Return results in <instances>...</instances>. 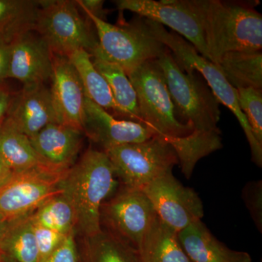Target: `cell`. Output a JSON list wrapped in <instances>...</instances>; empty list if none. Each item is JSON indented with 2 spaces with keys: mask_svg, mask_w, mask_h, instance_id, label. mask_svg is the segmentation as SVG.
Returning a JSON list of instances; mask_svg holds the SVG:
<instances>
[{
  "mask_svg": "<svg viewBox=\"0 0 262 262\" xmlns=\"http://www.w3.org/2000/svg\"><path fill=\"white\" fill-rule=\"evenodd\" d=\"M201 15L209 61L218 64L225 53L259 51L262 15L254 2L194 0Z\"/></svg>",
  "mask_w": 262,
  "mask_h": 262,
  "instance_id": "1",
  "label": "cell"
},
{
  "mask_svg": "<svg viewBox=\"0 0 262 262\" xmlns=\"http://www.w3.org/2000/svg\"><path fill=\"white\" fill-rule=\"evenodd\" d=\"M116 186L113 165L102 150L88 149L62 179V193L75 211L76 229L84 237L102 230L101 206Z\"/></svg>",
  "mask_w": 262,
  "mask_h": 262,
  "instance_id": "2",
  "label": "cell"
},
{
  "mask_svg": "<svg viewBox=\"0 0 262 262\" xmlns=\"http://www.w3.org/2000/svg\"><path fill=\"white\" fill-rule=\"evenodd\" d=\"M165 75L179 122L199 133H221L220 102L208 84L194 74L184 72L167 48L157 59Z\"/></svg>",
  "mask_w": 262,
  "mask_h": 262,
  "instance_id": "3",
  "label": "cell"
},
{
  "mask_svg": "<svg viewBox=\"0 0 262 262\" xmlns=\"http://www.w3.org/2000/svg\"><path fill=\"white\" fill-rule=\"evenodd\" d=\"M146 20L151 33L168 48L182 70L188 73L199 72L219 102L234 114L247 138L252 161L261 168L262 146L255 139L249 124L239 108L237 90L229 83L218 66L202 56L192 44L177 33L167 30L163 26L147 19Z\"/></svg>",
  "mask_w": 262,
  "mask_h": 262,
  "instance_id": "4",
  "label": "cell"
},
{
  "mask_svg": "<svg viewBox=\"0 0 262 262\" xmlns=\"http://www.w3.org/2000/svg\"><path fill=\"white\" fill-rule=\"evenodd\" d=\"M39 4L34 31L53 55L67 57L79 50L90 53L97 47L94 25L83 18L76 1L43 0Z\"/></svg>",
  "mask_w": 262,
  "mask_h": 262,
  "instance_id": "5",
  "label": "cell"
},
{
  "mask_svg": "<svg viewBox=\"0 0 262 262\" xmlns=\"http://www.w3.org/2000/svg\"><path fill=\"white\" fill-rule=\"evenodd\" d=\"M84 13L94 25L103 56L120 66L127 75L145 62L158 59L167 50L142 17L123 25H113Z\"/></svg>",
  "mask_w": 262,
  "mask_h": 262,
  "instance_id": "6",
  "label": "cell"
},
{
  "mask_svg": "<svg viewBox=\"0 0 262 262\" xmlns=\"http://www.w3.org/2000/svg\"><path fill=\"white\" fill-rule=\"evenodd\" d=\"M137 96L141 121L162 137H184L194 130L177 120L165 75L157 60L146 61L127 75Z\"/></svg>",
  "mask_w": 262,
  "mask_h": 262,
  "instance_id": "7",
  "label": "cell"
},
{
  "mask_svg": "<svg viewBox=\"0 0 262 262\" xmlns=\"http://www.w3.org/2000/svg\"><path fill=\"white\" fill-rule=\"evenodd\" d=\"M113 165L115 177L124 187L142 190L155 179L179 164L172 146L158 135L146 141L118 146L104 151Z\"/></svg>",
  "mask_w": 262,
  "mask_h": 262,
  "instance_id": "8",
  "label": "cell"
},
{
  "mask_svg": "<svg viewBox=\"0 0 262 262\" xmlns=\"http://www.w3.org/2000/svg\"><path fill=\"white\" fill-rule=\"evenodd\" d=\"M67 171L38 168L13 174L0 187V219L10 223L32 214L62 192L60 185Z\"/></svg>",
  "mask_w": 262,
  "mask_h": 262,
  "instance_id": "9",
  "label": "cell"
},
{
  "mask_svg": "<svg viewBox=\"0 0 262 262\" xmlns=\"http://www.w3.org/2000/svg\"><path fill=\"white\" fill-rule=\"evenodd\" d=\"M117 9L133 12L139 16L166 26L192 44L209 61L201 15L194 0H117Z\"/></svg>",
  "mask_w": 262,
  "mask_h": 262,
  "instance_id": "10",
  "label": "cell"
},
{
  "mask_svg": "<svg viewBox=\"0 0 262 262\" xmlns=\"http://www.w3.org/2000/svg\"><path fill=\"white\" fill-rule=\"evenodd\" d=\"M157 217L152 204L141 189L124 187L101 208V224L107 232L137 251Z\"/></svg>",
  "mask_w": 262,
  "mask_h": 262,
  "instance_id": "11",
  "label": "cell"
},
{
  "mask_svg": "<svg viewBox=\"0 0 262 262\" xmlns=\"http://www.w3.org/2000/svg\"><path fill=\"white\" fill-rule=\"evenodd\" d=\"M142 190L160 220L177 233L204 215L198 193L184 187L172 172L155 179Z\"/></svg>",
  "mask_w": 262,
  "mask_h": 262,
  "instance_id": "12",
  "label": "cell"
},
{
  "mask_svg": "<svg viewBox=\"0 0 262 262\" xmlns=\"http://www.w3.org/2000/svg\"><path fill=\"white\" fill-rule=\"evenodd\" d=\"M83 132L103 151L143 142L156 135L151 129L139 122L119 120L87 97L84 101Z\"/></svg>",
  "mask_w": 262,
  "mask_h": 262,
  "instance_id": "13",
  "label": "cell"
},
{
  "mask_svg": "<svg viewBox=\"0 0 262 262\" xmlns=\"http://www.w3.org/2000/svg\"><path fill=\"white\" fill-rule=\"evenodd\" d=\"M53 72V53L34 30L15 36L12 42L8 79L24 86L46 84Z\"/></svg>",
  "mask_w": 262,
  "mask_h": 262,
  "instance_id": "14",
  "label": "cell"
},
{
  "mask_svg": "<svg viewBox=\"0 0 262 262\" xmlns=\"http://www.w3.org/2000/svg\"><path fill=\"white\" fill-rule=\"evenodd\" d=\"M51 80L52 98L58 123L83 132L86 96L78 74L67 57L53 55Z\"/></svg>",
  "mask_w": 262,
  "mask_h": 262,
  "instance_id": "15",
  "label": "cell"
},
{
  "mask_svg": "<svg viewBox=\"0 0 262 262\" xmlns=\"http://www.w3.org/2000/svg\"><path fill=\"white\" fill-rule=\"evenodd\" d=\"M7 117L29 138L49 124L58 123L51 89L46 84L24 86L13 97Z\"/></svg>",
  "mask_w": 262,
  "mask_h": 262,
  "instance_id": "16",
  "label": "cell"
},
{
  "mask_svg": "<svg viewBox=\"0 0 262 262\" xmlns=\"http://www.w3.org/2000/svg\"><path fill=\"white\" fill-rule=\"evenodd\" d=\"M83 134L63 124L51 123L29 139L45 163L57 170L67 171L80 153Z\"/></svg>",
  "mask_w": 262,
  "mask_h": 262,
  "instance_id": "17",
  "label": "cell"
},
{
  "mask_svg": "<svg viewBox=\"0 0 262 262\" xmlns=\"http://www.w3.org/2000/svg\"><path fill=\"white\" fill-rule=\"evenodd\" d=\"M178 238L191 262H252L248 253L230 249L219 241L202 220L181 230Z\"/></svg>",
  "mask_w": 262,
  "mask_h": 262,
  "instance_id": "18",
  "label": "cell"
},
{
  "mask_svg": "<svg viewBox=\"0 0 262 262\" xmlns=\"http://www.w3.org/2000/svg\"><path fill=\"white\" fill-rule=\"evenodd\" d=\"M90 54L96 70L104 77L111 90L119 115L127 117L131 121L143 124L135 90L125 71L103 56L99 44Z\"/></svg>",
  "mask_w": 262,
  "mask_h": 262,
  "instance_id": "19",
  "label": "cell"
},
{
  "mask_svg": "<svg viewBox=\"0 0 262 262\" xmlns=\"http://www.w3.org/2000/svg\"><path fill=\"white\" fill-rule=\"evenodd\" d=\"M0 155L14 173L51 168L36 152L28 136L7 117L0 125Z\"/></svg>",
  "mask_w": 262,
  "mask_h": 262,
  "instance_id": "20",
  "label": "cell"
},
{
  "mask_svg": "<svg viewBox=\"0 0 262 262\" xmlns=\"http://www.w3.org/2000/svg\"><path fill=\"white\" fill-rule=\"evenodd\" d=\"M140 262H191L181 246L178 233L156 218L137 250Z\"/></svg>",
  "mask_w": 262,
  "mask_h": 262,
  "instance_id": "21",
  "label": "cell"
},
{
  "mask_svg": "<svg viewBox=\"0 0 262 262\" xmlns=\"http://www.w3.org/2000/svg\"><path fill=\"white\" fill-rule=\"evenodd\" d=\"M162 138L175 151L183 175L187 179L192 177L194 169L200 160L222 149L223 146L220 133L192 131L184 137L165 136Z\"/></svg>",
  "mask_w": 262,
  "mask_h": 262,
  "instance_id": "22",
  "label": "cell"
},
{
  "mask_svg": "<svg viewBox=\"0 0 262 262\" xmlns=\"http://www.w3.org/2000/svg\"><path fill=\"white\" fill-rule=\"evenodd\" d=\"M216 65L234 89H262L261 51L229 52Z\"/></svg>",
  "mask_w": 262,
  "mask_h": 262,
  "instance_id": "23",
  "label": "cell"
},
{
  "mask_svg": "<svg viewBox=\"0 0 262 262\" xmlns=\"http://www.w3.org/2000/svg\"><path fill=\"white\" fill-rule=\"evenodd\" d=\"M0 256L5 262H39L32 214L10 222L0 239Z\"/></svg>",
  "mask_w": 262,
  "mask_h": 262,
  "instance_id": "24",
  "label": "cell"
},
{
  "mask_svg": "<svg viewBox=\"0 0 262 262\" xmlns=\"http://www.w3.org/2000/svg\"><path fill=\"white\" fill-rule=\"evenodd\" d=\"M78 74L86 97L103 110L118 114V108L104 77L96 70L91 55L79 50L67 57Z\"/></svg>",
  "mask_w": 262,
  "mask_h": 262,
  "instance_id": "25",
  "label": "cell"
},
{
  "mask_svg": "<svg viewBox=\"0 0 262 262\" xmlns=\"http://www.w3.org/2000/svg\"><path fill=\"white\" fill-rule=\"evenodd\" d=\"M79 250L81 262H140L135 248L103 229L84 237Z\"/></svg>",
  "mask_w": 262,
  "mask_h": 262,
  "instance_id": "26",
  "label": "cell"
},
{
  "mask_svg": "<svg viewBox=\"0 0 262 262\" xmlns=\"http://www.w3.org/2000/svg\"><path fill=\"white\" fill-rule=\"evenodd\" d=\"M32 218L37 225L61 234L76 230L75 211L62 192L41 205L32 213Z\"/></svg>",
  "mask_w": 262,
  "mask_h": 262,
  "instance_id": "27",
  "label": "cell"
},
{
  "mask_svg": "<svg viewBox=\"0 0 262 262\" xmlns=\"http://www.w3.org/2000/svg\"><path fill=\"white\" fill-rule=\"evenodd\" d=\"M39 5L32 0H0V33L34 30Z\"/></svg>",
  "mask_w": 262,
  "mask_h": 262,
  "instance_id": "28",
  "label": "cell"
},
{
  "mask_svg": "<svg viewBox=\"0 0 262 262\" xmlns=\"http://www.w3.org/2000/svg\"><path fill=\"white\" fill-rule=\"evenodd\" d=\"M236 90L239 108L255 139L262 146V89L243 88Z\"/></svg>",
  "mask_w": 262,
  "mask_h": 262,
  "instance_id": "29",
  "label": "cell"
},
{
  "mask_svg": "<svg viewBox=\"0 0 262 262\" xmlns=\"http://www.w3.org/2000/svg\"><path fill=\"white\" fill-rule=\"evenodd\" d=\"M33 221V220H32ZM34 224V232L39 253V262L47 259L58 249L67 234L60 233L42 226Z\"/></svg>",
  "mask_w": 262,
  "mask_h": 262,
  "instance_id": "30",
  "label": "cell"
},
{
  "mask_svg": "<svg viewBox=\"0 0 262 262\" xmlns=\"http://www.w3.org/2000/svg\"><path fill=\"white\" fill-rule=\"evenodd\" d=\"M242 198L255 226L262 232V181H251L245 185Z\"/></svg>",
  "mask_w": 262,
  "mask_h": 262,
  "instance_id": "31",
  "label": "cell"
},
{
  "mask_svg": "<svg viewBox=\"0 0 262 262\" xmlns=\"http://www.w3.org/2000/svg\"><path fill=\"white\" fill-rule=\"evenodd\" d=\"M43 262H81L80 250L75 239V231L67 234L58 249Z\"/></svg>",
  "mask_w": 262,
  "mask_h": 262,
  "instance_id": "32",
  "label": "cell"
},
{
  "mask_svg": "<svg viewBox=\"0 0 262 262\" xmlns=\"http://www.w3.org/2000/svg\"><path fill=\"white\" fill-rule=\"evenodd\" d=\"M15 36L9 33H0V84L8 79L12 42Z\"/></svg>",
  "mask_w": 262,
  "mask_h": 262,
  "instance_id": "33",
  "label": "cell"
},
{
  "mask_svg": "<svg viewBox=\"0 0 262 262\" xmlns=\"http://www.w3.org/2000/svg\"><path fill=\"white\" fill-rule=\"evenodd\" d=\"M79 8L83 12L89 13L96 18L105 20L106 10L103 8L104 1L101 0H77L76 1Z\"/></svg>",
  "mask_w": 262,
  "mask_h": 262,
  "instance_id": "34",
  "label": "cell"
},
{
  "mask_svg": "<svg viewBox=\"0 0 262 262\" xmlns=\"http://www.w3.org/2000/svg\"><path fill=\"white\" fill-rule=\"evenodd\" d=\"M13 97L8 87L3 83L0 84V125L6 118Z\"/></svg>",
  "mask_w": 262,
  "mask_h": 262,
  "instance_id": "35",
  "label": "cell"
},
{
  "mask_svg": "<svg viewBox=\"0 0 262 262\" xmlns=\"http://www.w3.org/2000/svg\"><path fill=\"white\" fill-rule=\"evenodd\" d=\"M13 174L14 173L12 171L11 169L8 167L0 155V187L4 185L5 183L8 182L13 177Z\"/></svg>",
  "mask_w": 262,
  "mask_h": 262,
  "instance_id": "36",
  "label": "cell"
},
{
  "mask_svg": "<svg viewBox=\"0 0 262 262\" xmlns=\"http://www.w3.org/2000/svg\"><path fill=\"white\" fill-rule=\"evenodd\" d=\"M8 225H9L8 222H4L0 219V239L4 235L5 232H6L7 229H8Z\"/></svg>",
  "mask_w": 262,
  "mask_h": 262,
  "instance_id": "37",
  "label": "cell"
},
{
  "mask_svg": "<svg viewBox=\"0 0 262 262\" xmlns=\"http://www.w3.org/2000/svg\"><path fill=\"white\" fill-rule=\"evenodd\" d=\"M0 262H5V261H4V259H3V258H2V256H0Z\"/></svg>",
  "mask_w": 262,
  "mask_h": 262,
  "instance_id": "38",
  "label": "cell"
}]
</instances>
